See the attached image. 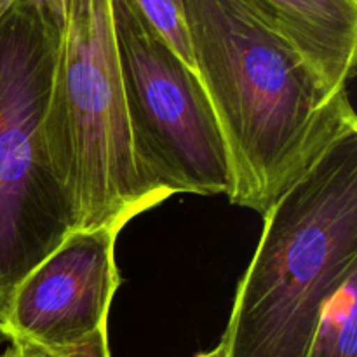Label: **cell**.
Masks as SVG:
<instances>
[{
  "instance_id": "6da1fadb",
  "label": "cell",
  "mask_w": 357,
  "mask_h": 357,
  "mask_svg": "<svg viewBox=\"0 0 357 357\" xmlns=\"http://www.w3.org/2000/svg\"><path fill=\"white\" fill-rule=\"evenodd\" d=\"M194 70L222 131L229 201L264 215L317 159L357 131L333 93L255 0H183Z\"/></svg>"
},
{
  "instance_id": "7a4b0ae2",
  "label": "cell",
  "mask_w": 357,
  "mask_h": 357,
  "mask_svg": "<svg viewBox=\"0 0 357 357\" xmlns=\"http://www.w3.org/2000/svg\"><path fill=\"white\" fill-rule=\"evenodd\" d=\"M357 272V131L338 138L264 213L227 324L230 357H307L321 316Z\"/></svg>"
},
{
  "instance_id": "3957f363",
  "label": "cell",
  "mask_w": 357,
  "mask_h": 357,
  "mask_svg": "<svg viewBox=\"0 0 357 357\" xmlns=\"http://www.w3.org/2000/svg\"><path fill=\"white\" fill-rule=\"evenodd\" d=\"M45 139L77 230L124 229L162 202L132 153L112 0H65Z\"/></svg>"
},
{
  "instance_id": "277c9868",
  "label": "cell",
  "mask_w": 357,
  "mask_h": 357,
  "mask_svg": "<svg viewBox=\"0 0 357 357\" xmlns=\"http://www.w3.org/2000/svg\"><path fill=\"white\" fill-rule=\"evenodd\" d=\"M61 28L31 0L0 10V319L24 275L77 230L45 139Z\"/></svg>"
},
{
  "instance_id": "5b68a950",
  "label": "cell",
  "mask_w": 357,
  "mask_h": 357,
  "mask_svg": "<svg viewBox=\"0 0 357 357\" xmlns=\"http://www.w3.org/2000/svg\"><path fill=\"white\" fill-rule=\"evenodd\" d=\"M112 16L142 180L162 201L174 194L229 195L225 143L197 72L132 0H112Z\"/></svg>"
},
{
  "instance_id": "8992f818",
  "label": "cell",
  "mask_w": 357,
  "mask_h": 357,
  "mask_svg": "<svg viewBox=\"0 0 357 357\" xmlns=\"http://www.w3.org/2000/svg\"><path fill=\"white\" fill-rule=\"evenodd\" d=\"M121 227L73 230L14 288L0 319L6 342L58 356L108 326L121 284L115 241Z\"/></svg>"
},
{
  "instance_id": "52a82bcc",
  "label": "cell",
  "mask_w": 357,
  "mask_h": 357,
  "mask_svg": "<svg viewBox=\"0 0 357 357\" xmlns=\"http://www.w3.org/2000/svg\"><path fill=\"white\" fill-rule=\"evenodd\" d=\"M333 93L347 91L357 56V0H255Z\"/></svg>"
},
{
  "instance_id": "ba28073f",
  "label": "cell",
  "mask_w": 357,
  "mask_h": 357,
  "mask_svg": "<svg viewBox=\"0 0 357 357\" xmlns=\"http://www.w3.org/2000/svg\"><path fill=\"white\" fill-rule=\"evenodd\" d=\"M307 357H357V272L324 307Z\"/></svg>"
},
{
  "instance_id": "9c48e42d",
  "label": "cell",
  "mask_w": 357,
  "mask_h": 357,
  "mask_svg": "<svg viewBox=\"0 0 357 357\" xmlns=\"http://www.w3.org/2000/svg\"><path fill=\"white\" fill-rule=\"evenodd\" d=\"M157 33L173 47V51L194 68L187 26H185L183 0H132Z\"/></svg>"
},
{
  "instance_id": "30bf717a",
  "label": "cell",
  "mask_w": 357,
  "mask_h": 357,
  "mask_svg": "<svg viewBox=\"0 0 357 357\" xmlns=\"http://www.w3.org/2000/svg\"><path fill=\"white\" fill-rule=\"evenodd\" d=\"M56 357H110V347H108V326L100 328L96 333L91 335L75 347L61 352Z\"/></svg>"
},
{
  "instance_id": "8fae6325",
  "label": "cell",
  "mask_w": 357,
  "mask_h": 357,
  "mask_svg": "<svg viewBox=\"0 0 357 357\" xmlns=\"http://www.w3.org/2000/svg\"><path fill=\"white\" fill-rule=\"evenodd\" d=\"M0 357H56L54 354L24 342H7V347L0 352Z\"/></svg>"
},
{
  "instance_id": "7c38bea8",
  "label": "cell",
  "mask_w": 357,
  "mask_h": 357,
  "mask_svg": "<svg viewBox=\"0 0 357 357\" xmlns=\"http://www.w3.org/2000/svg\"><path fill=\"white\" fill-rule=\"evenodd\" d=\"M31 2L38 3V6L47 7L49 10H52V13L63 17V10H65V0H31Z\"/></svg>"
},
{
  "instance_id": "4fadbf2b",
  "label": "cell",
  "mask_w": 357,
  "mask_h": 357,
  "mask_svg": "<svg viewBox=\"0 0 357 357\" xmlns=\"http://www.w3.org/2000/svg\"><path fill=\"white\" fill-rule=\"evenodd\" d=\"M195 357H230L229 356V347H227L225 340H220V344L216 345L215 349H211L209 352H202V354L195 356Z\"/></svg>"
},
{
  "instance_id": "5bb4252c",
  "label": "cell",
  "mask_w": 357,
  "mask_h": 357,
  "mask_svg": "<svg viewBox=\"0 0 357 357\" xmlns=\"http://www.w3.org/2000/svg\"><path fill=\"white\" fill-rule=\"evenodd\" d=\"M6 2H7V0H0V10H2V7L6 6Z\"/></svg>"
},
{
  "instance_id": "9a60e30c",
  "label": "cell",
  "mask_w": 357,
  "mask_h": 357,
  "mask_svg": "<svg viewBox=\"0 0 357 357\" xmlns=\"http://www.w3.org/2000/svg\"><path fill=\"white\" fill-rule=\"evenodd\" d=\"M2 342H6V340H3V337H2V335H0V344H2Z\"/></svg>"
}]
</instances>
